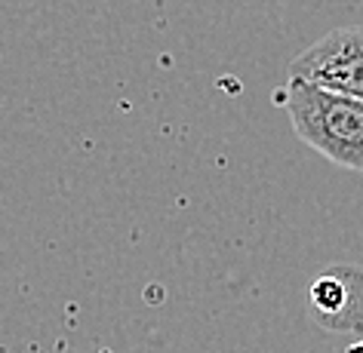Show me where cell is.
<instances>
[{"label":"cell","instance_id":"1","mask_svg":"<svg viewBox=\"0 0 363 353\" xmlns=\"http://www.w3.org/2000/svg\"><path fill=\"white\" fill-rule=\"evenodd\" d=\"M284 111L298 141L342 169L363 172V102L289 77Z\"/></svg>","mask_w":363,"mask_h":353},{"label":"cell","instance_id":"2","mask_svg":"<svg viewBox=\"0 0 363 353\" xmlns=\"http://www.w3.org/2000/svg\"><path fill=\"white\" fill-rule=\"evenodd\" d=\"M289 77L363 102V25L335 28L289 62Z\"/></svg>","mask_w":363,"mask_h":353},{"label":"cell","instance_id":"3","mask_svg":"<svg viewBox=\"0 0 363 353\" xmlns=\"http://www.w3.org/2000/svg\"><path fill=\"white\" fill-rule=\"evenodd\" d=\"M308 316L326 332H363V267H323L308 283Z\"/></svg>","mask_w":363,"mask_h":353},{"label":"cell","instance_id":"4","mask_svg":"<svg viewBox=\"0 0 363 353\" xmlns=\"http://www.w3.org/2000/svg\"><path fill=\"white\" fill-rule=\"evenodd\" d=\"M348 353H363V341H357V344H351V347H348Z\"/></svg>","mask_w":363,"mask_h":353}]
</instances>
